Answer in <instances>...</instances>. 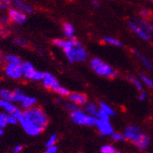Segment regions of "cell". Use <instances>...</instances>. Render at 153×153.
<instances>
[{"instance_id": "obj_1", "label": "cell", "mask_w": 153, "mask_h": 153, "mask_svg": "<svg viewBox=\"0 0 153 153\" xmlns=\"http://www.w3.org/2000/svg\"><path fill=\"white\" fill-rule=\"evenodd\" d=\"M19 123L28 135L36 136L47 127L49 119L40 108L34 106L24 111V116L19 120Z\"/></svg>"}, {"instance_id": "obj_2", "label": "cell", "mask_w": 153, "mask_h": 153, "mask_svg": "<svg viewBox=\"0 0 153 153\" xmlns=\"http://www.w3.org/2000/svg\"><path fill=\"white\" fill-rule=\"evenodd\" d=\"M52 44L63 50L66 59L71 64L82 63L88 59L87 51L76 38H67V39L55 38L52 40Z\"/></svg>"}, {"instance_id": "obj_3", "label": "cell", "mask_w": 153, "mask_h": 153, "mask_svg": "<svg viewBox=\"0 0 153 153\" xmlns=\"http://www.w3.org/2000/svg\"><path fill=\"white\" fill-rule=\"evenodd\" d=\"M90 66L96 75L103 76V78L114 79L118 76V72L116 71V69L109 64L104 62L100 58H91L90 61Z\"/></svg>"}, {"instance_id": "obj_4", "label": "cell", "mask_w": 153, "mask_h": 153, "mask_svg": "<svg viewBox=\"0 0 153 153\" xmlns=\"http://www.w3.org/2000/svg\"><path fill=\"white\" fill-rule=\"evenodd\" d=\"M42 84L45 88H47L52 91H54L60 96H68L70 94V91L65 87L62 86L58 81V79L51 73H44V78L42 79Z\"/></svg>"}, {"instance_id": "obj_5", "label": "cell", "mask_w": 153, "mask_h": 153, "mask_svg": "<svg viewBox=\"0 0 153 153\" xmlns=\"http://www.w3.org/2000/svg\"><path fill=\"white\" fill-rule=\"evenodd\" d=\"M70 118L74 123L78 125L93 126V125H95V121H96L95 117L91 116V115L85 113L83 110H80L78 108L71 112Z\"/></svg>"}, {"instance_id": "obj_6", "label": "cell", "mask_w": 153, "mask_h": 153, "mask_svg": "<svg viewBox=\"0 0 153 153\" xmlns=\"http://www.w3.org/2000/svg\"><path fill=\"white\" fill-rule=\"evenodd\" d=\"M22 68L24 78L34 81H42L44 78V72L36 70L35 66L30 62H22Z\"/></svg>"}, {"instance_id": "obj_7", "label": "cell", "mask_w": 153, "mask_h": 153, "mask_svg": "<svg viewBox=\"0 0 153 153\" xmlns=\"http://www.w3.org/2000/svg\"><path fill=\"white\" fill-rule=\"evenodd\" d=\"M4 72H5V74L7 78L14 79V80L21 79L22 76H24V74H22V64L5 63Z\"/></svg>"}, {"instance_id": "obj_8", "label": "cell", "mask_w": 153, "mask_h": 153, "mask_svg": "<svg viewBox=\"0 0 153 153\" xmlns=\"http://www.w3.org/2000/svg\"><path fill=\"white\" fill-rule=\"evenodd\" d=\"M9 18L14 24L17 25H24L27 20V14L21 11L16 7H12L9 10Z\"/></svg>"}, {"instance_id": "obj_9", "label": "cell", "mask_w": 153, "mask_h": 153, "mask_svg": "<svg viewBox=\"0 0 153 153\" xmlns=\"http://www.w3.org/2000/svg\"><path fill=\"white\" fill-rule=\"evenodd\" d=\"M95 126L97 127L99 133L101 135H109L113 133V127L110 124L109 120H104V119H96Z\"/></svg>"}, {"instance_id": "obj_10", "label": "cell", "mask_w": 153, "mask_h": 153, "mask_svg": "<svg viewBox=\"0 0 153 153\" xmlns=\"http://www.w3.org/2000/svg\"><path fill=\"white\" fill-rule=\"evenodd\" d=\"M128 26H129L130 29H131V31L134 34H135L139 38H141L142 40L148 41V40H149L150 38H151L150 36L144 30V28L141 25H139L138 24H137L136 22H132V21L129 22H128Z\"/></svg>"}, {"instance_id": "obj_11", "label": "cell", "mask_w": 153, "mask_h": 153, "mask_svg": "<svg viewBox=\"0 0 153 153\" xmlns=\"http://www.w3.org/2000/svg\"><path fill=\"white\" fill-rule=\"evenodd\" d=\"M11 3L14 5V7L25 12V14H31L34 12V7L27 4L25 0H11Z\"/></svg>"}, {"instance_id": "obj_12", "label": "cell", "mask_w": 153, "mask_h": 153, "mask_svg": "<svg viewBox=\"0 0 153 153\" xmlns=\"http://www.w3.org/2000/svg\"><path fill=\"white\" fill-rule=\"evenodd\" d=\"M132 52H133V54L138 59V61L140 62V64L144 66V68H146V69L148 70H151L152 69V67H153V65L152 63L150 62V60L146 56V55H144L142 54V53L140 51H138L137 50L135 49H133L132 50Z\"/></svg>"}, {"instance_id": "obj_13", "label": "cell", "mask_w": 153, "mask_h": 153, "mask_svg": "<svg viewBox=\"0 0 153 153\" xmlns=\"http://www.w3.org/2000/svg\"><path fill=\"white\" fill-rule=\"evenodd\" d=\"M68 99L76 105H85L88 102L87 96L80 93H70V94L68 95Z\"/></svg>"}, {"instance_id": "obj_14", "label": "cell", "mask_w": 153, "mask_h": 153, "mask_svg": "<svg viewBox=\"0 0 153 153\" xmlns=\"http://www.w3.org/2000/svg\"><path fill=\"white\" fill-rule=\"evenodd\" d=\"M141 131H140V129L138 127H136V126H128L126 129H125V131H124V136H125V138L130 140V141H134V139H136L137 137H138L140 134H141Z\"/></svg>"}, {"instance_id": "obj_15", "label": "cell", "mask_w": 153, "mask_h": 153, "mask_svg": "<svg viewBox=\"0 0 153 153\" xmlns=\"http://www.w3.org/2000/svg\"><path fill=\"white\" fill-rule=\"evenodd\" d=\"M149 142H150L149 137L146 134H141L136 139H134L133 141V143L140 149H146L149 145Z\"/></svg>"}, {"instance_id": "obj_16", "label": "cell", "mask_w": 153, "mask_h": 153, "mask_svg": "<svg viewBox=\"0 0 153 153\" xmlns=\"http://www.w3.org/2000/svg\"><path fill=\"white\" fill-rule=\"evenodd\" d=\"M0 108L5 110V112L7 113L12 114L18 108L13 104V102L7 101V100H4V99H0Z\"/></svg>"}, {"instance_id": "obj_17", "label": "cell", "mask_w": 153, "mask_h": 153, "mask_svg": "<svg viewBox=\"0 0 153 153\" xmlns=\"http://www.w3.org/2000/svg\"><path fill=\"white\" fill-rule=\"evenodd\" d=\"M36 103V98H35L33 96L25 95L24 100L21 102V105H22V108L25 110V109H29V108H34Z\"/></svg>"}, {"instance_id": "obj_18", "label": "cell", "mask_w": 153, "mask_h": 153, "mask_svg": "<svg viewBox=\"0 0 153 153\" xmlns=\"http://www.w3.org/2000/svg\"><path fill=\"white\" fill-rule=\"evenodd\" d=\"M63 32L66 38H75V27L70 22H65L63 25Z\"/></svg>"}, {"instance_id": "obj_19", "label": "cell", "mask_w": 153, "mask_h": 153, "mask_svg": "<svg viewBox=\"0 0 153 153\" xmlns=\"http://www.w3.org/2000/svg\"><path fill=\"white\" fill-rule=\"evenodd\" d=\"M135 22L144 28V30L150 36V37H153V25L151 24H149V22H147L146 20H144V19H141V18L136 19Z\"/></svg>"}, {"instance_id": "obj_20", "label": "cell", "mask_w": 153, "mask_h": 153, "mask_svg": "<svg viewBox=\"0 0 153 153\" xmlns=\"http://www.w3.org/2000/svg\"><path fill=\"white\" fill-rule=\"evenodd\" d=\"M128 79L134 86V88L136 89V91H138L139 94L143 93V91H144V87H143V83H142L140 79H137V78H135V76H130L129 78H128Z\"/></svg>"}, {"instance_id": "obj_21", "label": "cell", "mask_w": 153, "mask_h": 153, "mask_svg": "<svg viewBox=\"0 0 153 153\" xmlns=\"http://www.w3.org/2000/svg\"><path fill=\"white\" fill-rule=\"evenodd\" d=\"M103 41L108 45L114 46V47H122L123 44L120 40H119L118 38L113 37V36H105L103 37Z\"/></svg>"}, {"instance_id": "obj_22", "label": "cell", "mask_w": 153, "mask_h": 153, "mask_svg": "<svg viewBox=\"0 0 153 153\" xmlns=\"http://www.w3.org/2000/svg\"><path fill=\"white\" fill-rule=\"evenodd\" d=\"M0 97L4 100L13 102V90L1 89L0 90Z\"/></svg>"}, {"instance_id": "obj_23", "label": "cell", "mask_w": 153, "mask_h": 153, "mask_svg": "<svg viewBox=\"0 0 153 153\" xmlns=\"http://www.w3.org/2000/svg\"><path fill=\"white\" fill-rule=\"evenodd\" d=\"M25 94H24V91H22L21 89H14L13 90V103H21L22 100H24Z\"/></svg>"}, {"instance_id": "obj_24", "label": "cell", "mask_w": 153, "mask_h": 153, "mask_svg": "<svg viewBox=\"0 0 153 153\" xmlns=\"http://www.w3.org/2000/svg\"><path fill=\"white\" fill-rule=\"evenodd\" d=\"M5 63H16V64H22V61L20 57L14 54H7L4 56Z\"/></svg>"}, {"instance_id": "obj_25", "label": "cell", "mask_w": 153, "mask_h": 153, "mask_svg": "<svg viewBox=\"0 0 153 153\" xmlns=\"http://www.w3.org/2000/svg\"><path fill=\"white\" fill-rule=\"evenodd\" d=\"M99 108H100L101 110H103L104 112H105L106 114H108L110 117L114 116V115H115L114 109L111 108L110 105H108V104L105 103V102H100V103H99Z\"/></svg>"}, {"instance_id": "obj_26", "label": "cell", "mask_w": 153, "mask_h": 153, "mask_svg": "<svg viewBox=\"0 0 153 153\" xmlns=\"http://www.w3.org/2000/svg\"><path fill=\"white\" fill-rule=\"evenodd\" d=\"M139 79H141L142 83H144L146 86H148L150 89H153V79L151 78H149V76L145 75V74H140Z\"/></svg>"}, {"instance_id": "obj_27", "label": "cell", "mask_w": 153, "mask_h": 153, "mask_svg": "<svg viewBox=\"0 0 153 153\" xmlns=\"http://www.w3.org/2000/svg\"><path fill=\"white\" fill-rule=\"evenodd\" d=\"M99 111V108H97V105H94V104H89L87 106H86V112L91 116H94L96 118L97 116V113Z\"/></svg>"}, {"instance_id": "obj_28", "label": "cell", "mask_w": 153, "mask_h": 153, "mask_svg": "<svg viewBox=\"0 0 153 153\" xmlns=\"http://www.w3.org/2000/svg\"><path fill=\"white\" fill-rule=\"evenodd\" d=\"M7 115H9V113H7V112L0 113V127L3 128V129L7 125H9V121H7Z\"/></svg>"}, {"instance_id": "obj_29", "label": "cell", "mask_w": 153, "mask_h": 153, "mask_svg": "<svg viewBox=\"0 0 153 153\" xmlns=\"http://www.w3.org/2000/svg\"><path fill=\"white\" fill-rule=\"evenodd\" d=\"M56 141H57V135L55 134H51L49 137V139L47 140V142H46V147L49 148V147H51V146H54Z\"/></svg>"}, {"instance_id": "obj_30", "label": "cell", "mask_w": 153, "mask_h": 153, "mask_svg": "<svg viewBox=\"0 0 153 153\" xmlns=\"http://www.w3.org/2000/svg\"><path fill=\"white\" fill-rule=\"evenodd\" d=\"M13 42L17 46H19V47H25V46L27 45V40L25 39V38H22V37H16L13 40Z\"/></svg>"}, {"instance_id": "obj_31", "label": "cell", "mask_w": 153, "mask_h": 153, "mask_svg": "<svg viewBox=\"0 0 153 153\" xmlns=\"http://www.w3.org/2000/svg\"><path fill=\"white\" fill-rule=\"evenodd\" d=\"M65 108L66 110L72 112V111H74V110H76V108H78V105H76L75 103H73V102H71L69 100V102H66L65 104Z\"/></svg>"}, {"instance_id": "obj_32", "label": "cell", "mask_w": 153, "mask_h": 153, "mask_svg": "<svg viewBox=\"0 0 153 153\" xmlns=\"http://www.w3.org/2000/svg\"><path fill=\"white\" fill-rule=\"evenodd\" d=\"M115 149L110 146V145H105L101 148V152L102 153H115Z\"/></svg>"}, {"instance_id": "obj_33", "label": "cell", "mask_w": 153, "mask_h": 153, "mask_svg": "<svg viewBox=\"0 0 153 153\" xmlns=\"http://www.w3.org/2000/svg\"><path fill=\"white\" fill-rule=\"evenodd\" d=\"M111 137H112V139L115 140V141H123L124 138H125V136L122 135L121 134H120V133H114V132L111 134Z\"/></svg>"}, {"instance_id": "obj_34", "label": "cell", "mask_w": 153, "mask_h": 153, "mask_svg": "<svg viewBox=\"0 0 153 153\" xmlns=\"http://www.w3.org/2000/svg\"><path fill=\"white\" fill-rule=\"evenodd\" d=\"M109 115L106 114L105 112H104L103 110H101L99 108V111L97 113V116H96V119H104V120H109Z\"/></svg>"}, {"instance_id": "obj_35", "label": "cell", "mask_w": 153, "mask_h": 153, "mask_svg": "<svg viewBox=\"0 0 153 153\" xmlns=\"http://www.w3.org/2000/svg\"><path fill=\"white\" fill-rule=\"evenodd\" d=\"M7 121H9L10 125H14V124H16L19 122L17 118L14 117L12 114H10V113H9V115H7Z\"/></svg>"}, {"instance_id": "obj_36", "label": "cell", "mask_w": 153, "mask_h": 153, "mask_svg": "<svg viewBox=\"0 0 153 153\" xmlns=\"http://www.w3.org/2000/svg\"><path fill=\"white\" fill-rule=\"evenodd\" d=\"M56 152H57V147L54 145V146L47 148V149L45 150L44 153H56Z\"/></svg>"}, {"instance_id": "obj_37", "label": "cell", "mask_w": 153, "mask_h": 153, "mask_svg": "<svg viewBox=\"0 0 153 153\" xmlns=\"http://www.w3.org/2000/svg\"><path fill=\"white\" fill-rule=\"evenodd\" d=\"M24 149V147L22 146V145H17V146H15L12 149L13 153H21Z\"/></svg>"}, {"instance_id": "obj_38", "label": "cell", "mask_w": 153, "mask_h": 153, "mask_svg": "<svg viewBox=\"0 0 153 153\" xmlns=\"http://www.w3.org/2000/svg\"><path fill=\"white\" fill-rule=\"evenodd\" d=\"M138 99L140 101H145L147 99V94L146 91H143V93H140L138 95Z\"/></svg>"}, {"instance_id": "obj_39", "label": "cell", "mask_w": 153, "mask_h": 153, "mask_svg": "<svg viewBox=\"0 0 153 153\" xmlns=\"http://www.w3.org/2000/svg\"><path fill=\"white\" fill-rule=\"evenodd\" d=\"M140 15H141L142 17H148L149 15V12L148 10H142L140 11Z\"/></svg>"}, {"instance_id": "obj_40", "label": "cell", "mask_w": 153, "mask_h": 153, "mask_svg": "<svg viewBox=\"0 0 153 153\" xmlns=\"http://www.w3.org/2000/svg\"><path fill=\"white\" fill-rule=\"evenodd\" d=\"M91 4H93V6L94 7H96V9H98L99 7H100V3H99L97 0H94L93 2H91Z\"/></svg>"}, {"instance_id": "obj_41", "label": "cell", "mask_w": 153, "mask_h": 153, "mask_svg": "<svg viewBox=\"0 0 153 153\" xmlns=\"http://www.w3.org/2000/svg\"><path fill=\"white\" fill-rule=\"evenodd\" d=\"M3 62H4V55H3L2 51H0V65H1V66H2V64H3Z\"/></svg>"}, {"instance_id": "obj_42", "label": "cell", "mask_w": 153, "mask_h": 153, "mask_svg": "<svg viewBox=\"0 0 153 153\" xmlns=\"http://www.w3.org/2000/svg\"><path fill=\"white\" fill-rule=\"evenodd\" d=\"M0 3H2V4H7V5H10V3H11V0H0Z\"/></svg>"}, {"instance_id": "obj_43", "label": "cell", "mask_w": 153, "mask_h": 153, "mask_svg": "<svg viewBox=\"0 0 153 153\" xmlns=\"http://www.w3.org/2000/svg\"><path fill=\"white\" fill-rule=\"evenodd\" d=\"M3 134V128L0 127V135H2Z\"/></svg>"}, {"instance_id": "obj_44", "label": "cell", "mask_w": 153, "mask_h": 153, "mask_svg": "<svg viewBox=\"0 0 153 153\" xmlns=\"http://www.w3.org/2000/svg\"><path fill=\"white\" fill-rule=\"evenodd\" d=\"M115 153H122V152H120V151H115Z\"/></svg>"}, {"instance_id": "obj_45", "label": "cell", "mask_w": 153, "mask_h": 153, "mask_svg": "<svg viewBox=\"0 0 153 153\" xmlns=\"http://www.w3.org/2000/svg\"><path fill=\"white\" fill-rule=\"evenodd\" d=\"M0 71H1V65H0Z\"/></svg>"}, {"instance_id": "obj_46", "label": "cell", "mask_w": 153, "mask_h": 153, "mask_svg": "<svg viewBox=\"0 0 153 153\" xmlns=\"http://www.w3.org/2000/svg\"><path fill=\"white\" fill-rule=\"evenodd\" d=\"M149 1H151V2H153V0H149Z\"/></svg>"}]
</instances>
